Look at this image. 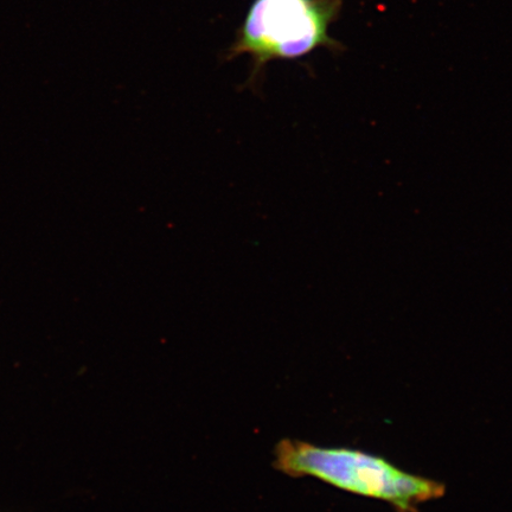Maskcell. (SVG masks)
Returning a JSON list of instances; mask_svg holds the SVG:
<instances>
[{
  "label": "cell",
  "instance_id": "cell-2",
  "mask_svg": "<svg viewBox=\"0 0 512 512\" xmlns=\"http://www.w3.org/2000/svg\"><path fill=\"white\" fill-rule=\"evenodd\" d=\"M342 5L343 0H254L224 57H251L248 83L253 86L272 61L302 59L318 48L339 49L329 28Z\"/></svg>",
  "mask_w": 512,
  "mask_h": 512
},
{
  "label": "cell",
  "instance_id": "cell-1",
  "mask_svg": "<svg viewBox=\"0 0 512 512\" xmlns=\"http://www.w3.org/2000/svg\"><path fill=\"white\" fill-rule=\"evenodd\" d=\"M275 469L312 477L357 496L389 503L396 512H419L421 504L445 495V485L413 475L375 454L349 447H322L284 439L275 446Z\"/></svg>",
  "mask_w": 512,
  "mask_h": 512
}]
</instances>
